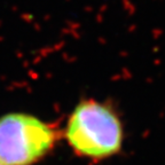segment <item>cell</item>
Returning a JSON list of instances; mask_svg holds the SVG:
<instances>
[{"label":"cell","instance_id":"7a4b0ae2","mask_svg":"<svg viewBox=\"0 0 165 165\" xmlns=\"http://www.w3.org/2000/svg\"><path fill=\"white\" fill-rule=\"evenodd\" d=\"M61 138L55 125L26 112L0 116V165H33L53 152Z\"/></svg>","mask_w":165,"mask_h":165},{"label":"cell","instance_id":"6da1fadb","mask_svg":"<svg viewBox=\"0 0 165 165\" xmlns=\"http://www.w3.org/2000/svg\"><path fill=\"white\" fill-rule=\"evenodd\" d=\"M63 135L76 156L104 162L122 152L125 126L112 102L84 98L70 112Z\"/></svg>","mask_w":165,"mask_h":165}]
</instances>
